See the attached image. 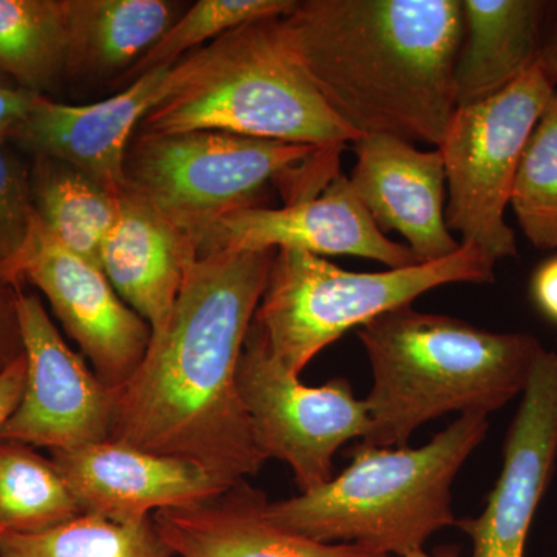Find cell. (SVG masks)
Here are the masks:
<instances>
[{
	"instance_id": "1",
	"label": "cell",
	"mask_w": 557,
	"mask_h": 557,
	"mask_svg": "<svg viewBox=\"0 0 557 557\" xmlns=\"http://www.w3.org/2000/svg\"><path fill=\"white\" fill-rule=\"evenodd\" d=\"M276 251H218L190 265L166 329L115 388L112 442L186 458L231 485L256 475L260 453L237 368Z\"/></svg>"
},
{
	"instance_id": "2",
	"label": "cell",
	"mask_w": 557,
	"mask_h": 557,
	"mask_svg": "<svg viewBox=\"0 0 557 557\" xmlns=\"http://www.w3.org/2000/svg\"><path fill=\"white\" fill-rule=\"evenodd\" d=\"M276 35L358 135L442 145L456 115L461 0H304Z\"/></svg>"
},
{
	"instance_id": "3",
	"label": "cell",
	"mask_w": 557,
	"mask_h": 557,
	"mask_svg": "<svg viewBox=\"0 0 557 557\" xmlns=\"http://www.w3.org/2000/svg\"><path fill=\"white\" fill-rule=\"evenodd\" d=\"M373 386L362 443L403 448L421 424L449 412L490 416L523 394L544 347L446 314L399 307L358 330Z\"/></svg>"
},
{
	"instance_id": "4",
	"label": "cell",
	"mask_w": 557,
	"mask_h": 557,
	"mask_svg": "<svg viewBox=\"0 0 557 557\" xmlns=\"http://www.w3.org/2000/svg\"><path fill=\"white\" fill-rule=\"evenodd\" d=\"M274 20L234 28L172 64L137 134L215 131L319 148L357 141L282 47Z\"/></svg>"
},
{
	"instance_id": "5",
	"label": "cell",
	"mask_w": 557,
	"mask_h": 557,
	"mask_svg": "<svg viewBox=\"0 0 557 557\" xmlns=\"http://www.w3.org/2000/svg\"><path fill=\"white\" fill-rule=\"evenodd\" d=\"M487 426L485 416H460L421 448L361 443L339 475L287 500L269 502L267 518L322 544L406 556L443 528L457 525L450 486Z\"/></svg>"
},
{
	"instance_id": "6",
	"label": "cell",
	"mask_w": 557,
	"mask_h": 557,
	"mask_svg": "<svg viewBox=\"0 0 557 557\" xmlns=\"http://www.w3.org/2000/svg\"><path fill=\"white\" fill-rule=\"evenodd\" d=\"M344 148L242 137L215 131L135 134L124 161L126 189L160 211L196 245L233 212L313 199L341 174Z\"/></svg>"
},
{
	"instance_id": "7",
	"label": "cell",
	"mask_w": 557,
	"mask_h": 557,
	"mask_svg": "<svg viewBox=\"0 0 557 557\" xmlns=\"http://www.w3.org/2000/svg\"><path fill=\"white\" fill-rule=\"evenodd\" d=\"M496 263L475 245H461L435 262L354 273L302 249L282 248L252 322L278 361L299 376L348 330L410 306L429 289L461 282L493 284Z\"/></svg>"
},
{
	"instance_id": "8",
	"label": "cell",
	"mask_w": 557,
	"mask_h": 557,
	"mask_svg": "<svg viewBox=\"0 0 557 557\" xmlns=\"http://www.w3.org/2000/svg\"><path fill=\"white\" fill-rule=\"evenodd\" d=\"M557 86L536 64L487 100L457 108L438 146L446 172V223L461 245L490 258L518 256L515 231L505 220L512 185L531 132Z\"/></svg>"
},
{
	"instance_id": "9",
	"label": "cell",
	"mask_w": 557,
	"mask_h": 557,
	"mask_svg": "<svg viewBox=\"0 0 557 557\" xmlns=\"http://www.w3.org/2000/svg\"><path fill=\"white\" fill-rule=\"evenodd\" d=\"M237 386L260 453L265 460L285 461L300 493L329 482L341 446L368 435V405L355 397L350 381L332 379L317 387L300 383L255 322L242 350Z\"/></svg>"
},
{
	"instance_id": "10",
	"label": "cell",
	"mask_w": 557,
	"mask_h": 557,
	"mask_svg": "<svg viewBox=\"0 0 557 557\" xmlns=\"http://www.w3.org/2000/svg\"><path fill=\"white\" fill-rule=\"evenodd\" d=\"M2 284H32L44 293L95 375L110 388L123 387L148 354V322L120 298L100 267L65 247L38 214Z\"/></svg>"
},
{
	"instance_id": "11",
	"label": "cell",
	"mask_w": 557,
	"mask_h": 557,
	"mask_svg": "<svg viewBox=\"0 0 557 557\" xmlns=\"http://www.w3.org/2000/svg\"><path fill=\"white\" fill-rule=\"evenodd\" d=\"M14 293L27 373L20 405L0 429V440L50 453L108 442L115 388L69 347L38 295L24 287Z\"/></svg>"
},
{
	"instance_id": "12",
	"label": "cell",
	"mask_w": 557,
	"mask_h": 557,
	"mask_svg": "<svg viewBox=\"0 0 557 557\" xmlns=\"http://www.w3.org/2000/svg\"><path fill=\"white\" fill-rule=\"evenodd\" d=\"M556 460L557 351L544 350L509 426L504 468L485 509L479 518L457 520V527L471 537V557L525 555L528 533Z\"/></svg>"
},
{
	"instance_id": "13",
	"label": "cell",
	"mask_w": 557,
	"mask_h": 557,
	"mask_svg": "<svg viewBox=\"0 0 557 557\" xmlns=\"http://www.w3.org/2000/svg\"><path fill=\"white\" fill-rule=\"evenodd\" d=\"M302 249L311 255L355 256L388 269L418 265L408 245L388 239L355 196L350 180L338 175L313 199L282 208L252 207L220 220L201 240L200 256L218 251Z\"/></svg>"
},
{
	"instance_id": "14",
	"label": "cell",
	"mask_w": 557,
	"mask_h": 557,
	"mask_svg": "<svg viewBox=\"0 0 557 557\" xmlns=\"http://www.w3.org/2000/svg\"><path fill=\"white\" fill-rule=\"evenodd\" d=\"M51 460L84 515L116 523L143 522L161 509L201 504L236 486L196 461L112 440L51 453Z\"/></svg>"
},
{
	"instance_id": "15",
	"label": "cell",
	"mask_w": 557,
	"mask_h": 557,
	"mask_svg": "<svg viewBox=\"0 0 557 557\" xmlns=\"http://www.w3.org/2000/svg\"><path fill=\"white\" fill-rule=\"evenodd\" d=\"M350 175L355 196L384 234L397 231L418 262L460 249L446 223V172L440 150H418L394 135H361Z\"/></svg>"
},
{
	"instance_id": "16",
	"label": "cell",
	"mask_w": 557,
	"mask_h": 557,
	"mask_svg": "<svg viewBox=\"0 0 557 557\" xmlns=\"http://www.w3.org/2000/svg\"><path fill=\"white\" fill-rule=\"evenodd\" d=\"M168 69L149 70L120 94L94 104H62L38 95L10 145L32 157L65 161L123 194L127 149L139 123L160 100Z\"/></svg>"
},
{
	"instance_id": "17",
	"label": "cell",
	"mask_w": 557,
	"mask_h": 557,
	"mask_svg": "<svg viewBox=\"0 0 557 557\" xmlns=\"http://www.w3.org/2000/svg\"><path fill=\"white\" fill-rule=\"evenodd\" d=\"M265 494L237 483L222 496L152 516L178 557H392L358 544H322L274 525Z\"/></svg>"
},
{
	"instance_id": "18",
	"label": "cell",
	"mask_w": 557,
	"mask_h": 557,
	"mask_svg": "<svg viewBox=\"0 0 557 557\" xmlns=\"http://www.w3.org/2000/svg\"><path fill=\"white\" fill-rule=\"evenodd\" d=\"M199 251L188 236L134 190L124 189L120 212L100 252V265L120 298L148 322L152 336L170 322L186 274Z\"/></svg>"
},
{
	"instance_id": "19",
	"label": "cell",
	"mask_w": 557,
	"mask_h": 557,
	"mask_svg": "<svg viewBox=\"0 0 557 557\" xmlns=\"http://www.w3.org/2000/svg\"><path fill=\"white\" fill-rule=\"evenodd\" d=\"M463 36L454 84L458 108L487 100L537 64L549 2L461 0Z\"/></svg>"
},
{
	"instance_id": "20",
	"label": "cell",
	"mask_w": 557,
	"mask_h": 557,
	"mask_svg": "<svg viewBox=\"0 0 557 557\" xmlns=\"http://www.w3.org/2000/svg\"><path fill=\"white\" fill-rule=\"evenodd\" d=\"M67 78L116 81L178 20L168 0H64Z\"/></svg>"
},
{
	"instance_id": "21",
	"label": "cell",
	"mask_w": 557,
	"mask_h": 557,
	"mask_svg": "<svg viewBox=\"0 0 557 557\" xmlns=\"http://www.w3.org/2000/svg\"><path fill=\"white\" fill-rule=\"evenodd\" d=\"M30 178L38 218L65 247L101 269V247L119 218L121 194L50 157H33Z\"/></svg>"
},
{
	"instance_id": "22",
	"label": "cell",
	"mask_w": 557,
	"mask_h": 557,
	"mask_svg": "<svg viewBox=\"0 0 557 557\" xmlns=\"http://www.w3.org/2000/svg\"><path fill=\"white\" fill-rule=\"evenodd\" d=\"M64 0H0V72L49 97L67 72Z\"/></svg>"
},
{
	"instance_id": "23",
	"label": "cell",
	"mask_w": 557,
	"mask_h": 557,
	"mask_svg": "<svg viewBox=\"0 0 557 557\" xmlns=\"http://www.w3.org/2000/svg\"><path fill=\"white\" fill-rule=\"evenodd\" d=\"M83 515L53 460L0 440V533H44Z\"/></svg>"
},
{
	"instance_id": "24",
	"label": "cell",
	"mask_w": 557,
	"mask_h": 557,
	"mask_svg": "<svg viewBox=\"0 0 557 557\" xmlns=\"http://www.w3.org/2000/svg\"><path fill=\"white\" fill-rule=\"evenodd\" d=\"M0 557H174V553L153 519L116 523L83 515L44 533H0Z\"/></svg>"
},
{
	"instance_id": "25",
	"label": "cell",
	"mask_w": 557,
	"mask_h": 557,
	"mask_svg": "<svg viewBox=\"0 0 557 557\" xmlns=\"http://www.w3.org/2000/svg\"><path fill=\"white\" fill-rule=\"evenodd\" d=\"M509 207L533 247L557 249V89L528 138Z\"/></svg>"
},
{
	"instance_id": "26",
	"label": "cell",
	"mask_w": 557,
	"mask_h": 557,
	"mask_svg": "<svg viewBox=\"0 0 557 557\" xmlns=\"http://www.w3.org/2000/svg\"><path fill=\"white\" fill-rule=\"evenodd\" d=\"M295 0H199L186 10L166 33L134 65L115 81L131 84L153 69L171 67L205 42L234 28L269 17L284 16L295 9Z\"/></svg>"
},
{
	"instance_id": "27",
	"label": "cell",
	"mask_w": 557,
	"mask_h": 557,
	"mask_svg": "<svg viewBox=\"0 0 557 557\" xmlns=\"http://www.w3.org/2000/svg\"><path fill=\"white\" fill-rule=\"evenodd\" d=\"M35 218L30 164L10 148V143H3L0 145V284L30 236Z\"/></svg>"
},
{
	"instance_id": "28",
	"label": "cell",
	"mask_w": 557,
	"mask_h": 557,
	"mask_svg": "<svg viewBox=\"0 0 557 557\" xmlns=\"http://www.w3.org/2000/svg\"><path fill=\"white\" fill-rule=\"evenodd\" d=\"M22 355L14 288L0 284V370Z\"/></svg>"
},
{
	"instance_id": "29",
	"label": "cell",
	"mask_w": 557,
	"mask_h": 557,
	"mask_svg": "<svg viewBox=\"0 0 557 557\" xmlns=\"http://www.w3.org/2000/svg\"><path fill=\"white\" fill-rule=\"evenodd\" d=\"M530 295L536 309L557 325V255L544 260L534 270Z\"/></svg>"
},
{
	"instance_id": "30",
	"label": "cell",
	"mask_w": 557,
	"mask_h": 557,
	"mask_svg": "<svg viewBox=\"0 0 557 557\" xmlns=\"http://www.w3.org/2000/svg\"><path fill=\"white\" fill-rule=\"evenodd\" d=\"M36 97L38 95L27 90L0 86V145L11 141L14 132L30 112Z\"/></svg>"
},
{
	"instance_id": "31",
	"label": "cell",
	"mask_w": 557,
	"mask_h": 557,
	"mask_svg": "<svg viewBox=\"0 0 557 557\" xmlns=\"http://www.w3.org/2000/svg\"><path fill=\"white\" fill-rule=\"evenodd\" d=\"M25 373H27V364H25L24 351L20 358L0 370V429L20 405L25 386Z\"/></svg>"
},
{
	"instance_id": "32",
	"label": "cell",
	"mask_w": 557,
	"mask_h": 557,
	"mask_svg": "<svg viewBox=\"0 0 557 557\" xmlns=\"http://www.w3.org/2000/svg\"><path fill=\"white\" fill-rule=\"evenodd\" d=\"M537 64L545 70V73L555 81L557 86V2H549Z\"/></svg>"
},
{
	"instance_id": "33",
	"label": "cell",
	"mask_w": 557,
	"mask_h": 557,
	"mask_svg": "<svg viewBox=\"0 0 557 557\" xmlns=\"http://www.w3.org/2000/svg\"><path fill=\"white\" fill-rule=\"evenodd\" d=\"M457 553L453 552L449 548H443L438 555H429V553L424 552L423 548L413 549V552L408 553V555L403 557H456Z\"/></svg>"
},
{
	"instance_id": "34",
	"label": "cell",
	"mask_w": 557,
	"mask_h": 557,
	"mask_svg": "<svg viewBox=\"0 0 557 557\" xmlns=\"http://www.w3.org/2000/svg\"><path fill=\"white\" fill-rule=\"evenodd\" d=\"M0 86L5 87H16L13 83H11L9 76L5 75V73L0 72ZM17 89V87H16Z\"/></svg>"
}]
</instances>
